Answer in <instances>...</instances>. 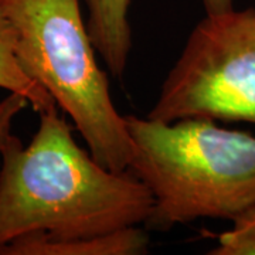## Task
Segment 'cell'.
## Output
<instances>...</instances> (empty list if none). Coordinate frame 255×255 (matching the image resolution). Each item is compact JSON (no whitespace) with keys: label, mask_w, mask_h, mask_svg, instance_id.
I'll return each instance as SVG.
<instances>
[{"label":"cell","mask_w":255,"mask_h":255,"mask_svg":"<svg viewBox=\"0 0 255 255\" xmlns=\"http://www.w3.org/2000/svg\"><path fill=\"white\" fill-rule=\"evenodd\" d=\"M0 157V248L31 234L88 237L145 226L152 213L145 184L95 160L57 108L40 114L27 146L11 133Z\"/></svg>","instance_id":"6da1fadb"},{"label":"cell","mask_w":255,"mask_h":255,"mask_svg":"<svg viewBox=\"0 0 255 255\" xmlns=\"http://www.w3.org/2000/svg\"><path fill=\"white\" fill-rule=\"evenodd\" d=\"M125 118L133 143L128 170L153 197L145 227L167 231L199 219L231 221L255 206L254 135L209 118Z\"/></svg>","instance_id":"7a4b0ae2"},{"label":"cell","mask_w":255,"mask_h":255,"mask_svg":"<svg viewBox=\"0 0 255 255\" xmlns=\"http://www.w3.org/2000/svg\"><path fill=\"white\" fill-rule=\"evenodd\" d=\"M14 30L20 67L71 118L95 160L128 170L133 143L111 97L80 0H0Z\"/></svg>","instance_id":"3957f363"},{"label":"cell","mask_w":255,"mask_h":255,"mask_svg":"<svg viewBox=\"0 0 255 255\" xmlns=\"http://www.w3.org/2000/svg\"><path fill=\"white\" fill-rule=\"evenodd\" d=\"M146 118L255 124V9L207 14L193 28Z\"/></svg>","instance_id":"277c9868"},{"label":"cell","mask_w":255,"mask_h":255,"mask_svg":"<svg viewBox=\"0 0 255 255\" xmlns=\"http://www.w3.org/2000/svg\"><path fill=\"white\" fill-rule=\"evenodd\" d=\"M149 236L145 230L121 228L98 236L48 238L31 234L0 248V255H140L147 253Z\"/></svg>","instance_id":"5b68a950"},{"label":"cell","mask_w":255,"mask_h":255,"mask_svg":"<svg viewBox=\"0 0 255 255\" xmlns=\"http://www.w3.org/2000/svg\"><path fill=\"white\" fill-rule=\"evenodd\" d=\"M88 9L87 27L97 53L110 73L121 80L125 74L132 47L128 20L130 0H84Z\"/></svg>","instance_id":"8992f818"},{"label":"cell","mask_w":255,"mask_h":255,"mask_svg":"<svg viewBox=\"0 0 255 255\" xmlns=\"http://www.w3.org/2000/svg\"><path fill=\"white\" fill-rule=\"evenodd\" d=\"M0 88L26 97L37 114L57 108L51 95L23 71L14 48V30L0 4Z\"/></svg>","instance_id":"52a82bcc"},{"label":"cell","mask_w":255,"mask_h":255,"mask_svg":"<svg viewBox=\"0 0 255 255\" xmlns=\"http://www.w3.org/2000/svg\"><path fill=\"white\" fill-rule=\"evenodd\" d=\"M233 228L219 236L211 255H255V206L231 220Z\"/></svg>","instance_id":"ba28073f"},{"label":"cell","mask_w":255,"mask_h":255,"mask_svg":"<svg viewBox=\"0 0 255 255\" xmlns=\"http://www.w3.org/2000/svg\"><path fill=\"white\" fill-rule=\"evenodd\" d=\"M28 105L30 102L27 98L16 92H9L7 97H4L0 101V150L11 135V128H13L14 119L17 118L18 114H21Z\"/></svg>","instance_id":"9c48e42d"},{"label":"cell","mask_w":255,"mask_h":255,"mask_svg":"<svg viewBox=\"0 0 255 255\" xmlns=\"http://www.w3.org/2000/svg\"><path fill=\"white\" fill-rule=\"evenodd\" d=\"M201 3L207 14H220L234 9L233 0H201Z\"/></svg>","instance_id":"30bf717a"}]
</instances>
